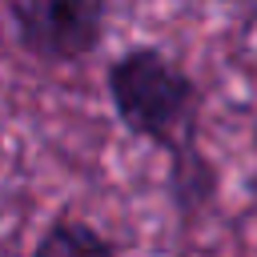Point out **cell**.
Here are the masks:
<instances>
[{"instance_id": "cell-3", "label": "cell", "mask_w": 257, "mask_h": 257, "mask_svg": "<svg viewBox=\"0 0 257 257\" xmlns=\"http://www.w3.org/2000/svg\"><path fill=\"white\" fill-rule=\"evenodd\" d=\"M165 197L173 217L189 229L197 225L221 197V169L217 161L205 153V145H193L177 157H169L165 165Z\"/></svg>"}, {"instance_id": "cell-1", "label": "cell", "mask_w": 257, "mask_h": 257, "mask_svg": "<svg viewBox=\"0 0 257 257\" xmlns=\"http://www.w3.org/2000/svg\"><path fill=\"white\" fill-rule=\"evenodd\" d=\"M104 92L116 124L133 141H145L165 157L201 145V116H205L201 80L161 44L145 40L116 52L104 64Z\"/></svg>"}, {"instance_id": "cell-5", "label": "cell", "mask_w": 257, "mask_h": 257, "mask_svg": "<svg viewBox=\"0 0 257 257\" xmlns=\"http://www.w3.org/2000/svg\"><path fill=\"white\" fill-rule=\"evenodd\" d=\"M4 52H8V48H4V32H0V60H4Z\"/></svg>"}, {"instance_id": "cell-4", "label": "cell", "mask_w": 257, "mask_h": 257, "mask_svg": "<svg viewBox=\"0 0 257 257\" xmlns=\"http://www.w3.org/2000/svg\"><path fill=\"white\" fill-rule=\"evenodd\" d=\"M28 257H120V245L76 209L52 213V221L32 241Z\"/></svg>"}, {"instance_id": "cell-2", "label": "cell", "mask_w": 257, "mask_h": 257, "mask_svg": "<svg viewBox=\"0 0 257 257\" xmlns=\"http://www.w3.org/2000/svg\"><path fill=\"white\" fill-rule=\"evenodd\" d=\"M4 12L24 56L64 68L104 44L112 0H4Z\"/></svg>"}]
</instances>
